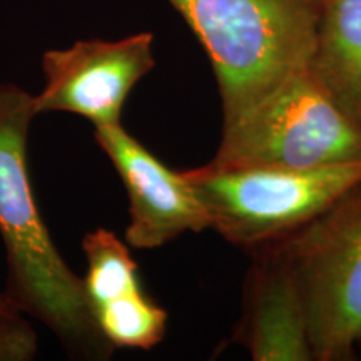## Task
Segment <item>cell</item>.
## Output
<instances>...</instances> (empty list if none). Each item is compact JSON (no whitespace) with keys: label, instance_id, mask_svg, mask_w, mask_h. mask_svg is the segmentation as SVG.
Here are the masks:
<instances>
[{"label":"cell","instance_id":"1","mask_svg":"<svg viewBox=\"0 0 361 361\" xmlns=\"http://www.w3.org/2000/svg\"><path fill=\"white\" fill-rule=\"evenodd\" d=\"M35 96L0 84V236L7 255V295L22 313L51 329L78 360H109L114 346L99 328L84 279L54 245L30 186L27 135Z\"/></svg>","mask_w":361,"mask_h":361},{"label":"cell","instance_id":"2","mask_svg":"<svg viewBox=\"0 0 361 361\" xmlns=\"http://www.w3.org/2000/svg\"><path fill=\"white\" fill-rule=\"evenodd\" d=\"M209 57L223 126L311 64L319 0H168Z\"/></svg>","mask_w":361,"mask_h":361},{"label":"cell","instance_id":"3","mask_svg":"<svg viewBox=\"0 0 361 361\" xmlns=\"http://www.w3.org/2000/svg\"><path fill=\"white\" fill-rule=\"evenodd\" d=\"M361 161V128L333 101L313 67L296 71L223 135L218 169H313Z\"/></svg>","mask_w":361,"mask_h":361},{"label":"cell","instance_id":"4","mask_svg":"<svg viewBox=\"0 0 361 361\" xmlns=\"http://www.w3.org/2000/svg\"><path fill=\"white\" fill-rule=\"evenodd\" d=\"M211 228L239 247L276 245L313 223L361 184V161L313 169L183 171Z\"/></svg>","mask_w":361,"mask_h":361},{"label":"cell","instance_id":"5","mask_svg":"<svg viewBox=\"0 0 361 361\" xmlns=\"http://www.w3.org/2000/svg\"><path fill=\"white\" fill-rule=\"evenodd\" d=\"M276 246L300 284L314 360L353 358L361 341V184Z\"/></svg>","mask_w":361,"mask_h":361},{"label":"cell","instance_id":"6","mask_svg":"<svg viewBox=\"0 0 361 361\" xmlns=\"http://www.w3.org/2000/svg\"><path fill=\"white\" fill-rule=\"evenodd\" d=\"M154 35L121 40H79L42 56L45 85L35 96L37 114L71 112L94 126L119 124L130 90L154 69Z\"/></svg>","mask_w":361,"mask_h":361},{"label":"cell","instance_id":"7","mask_svg":"<svg viewBox=\"0 0 361 361\" xmlns=\"http://www.w3.org/2000/svg\"><path fill=\"white\" fill-rule=\"evenodd\" d=\"M94 128L96 142L114 164L128 192L126 243L130 247L156 250L184 233L211 228L209 216L183 171L169 169L121 123Z\"/></svg>","mask_w":361,"mask_h":361},{"label":"cell","instance_id":"8","mask_svg":"<svg viewBox=\"0 0 361 361\" xmlns=\"http://www.w3.org/2000/svg\"><path fill=\"white\" fill-rule=\"evenodd\" d=\"M236 338L256 361H313L303 295L276 245L259 247Z\"/></svg>","mask_w":361,"mask_h":361},{"label":"cell","instance_id":"9","mask_svg":"<svg viewBox=\"0 0 361 361\" xmlns=\"http://www.w3.org/2000/svg\"><path fill=\"white\" fill-rule=\"evenodd\" d=\"M311 67L338 107L361 128V0H319Z\"/></svg>","mask_w":361,"mask_h":361},{"label":"cell","instance_id":"10","mask_svg":"<svg viewBox=\"0 0 361 361\" xmlns=\"http://www.w3.org/2000/svg\"><path fill=\"white\" fill-rule=\"evenodd\" d=\"M82 250L87 259L84 288L92 311L142 288L129 247L109 229L99 228L85 234Z\"/></svg>","mask_w":361,"mask_h":361},{"label":"cell","instance_id":"11","mask_svg":"<svg viewBox=\"0 0 361 361\" xmlns=\"http://www.w3.org/2000/svg\"><path fill=\"white\" fill-rule=\"evenodd\" d=\"M102 335L114 348L151 350L164 338L168 313L137 290L94 310Z\"/></svg>","mask_w":361,"mask_h":361},{"label":"cell","instance_id":"12","mask_svg":"<svg viewBox=\"0 0 361 361\" xmlns=\"http://www.w3.org/2000/svg\"><path fill=\"white\" fill-rule=\"evenodd\" d=\"M37 350V335L24 313L0 310V361H29Z\"/></svg>","mask_w":361,"mask_h":361},{"label":"cell","instance_id":"13","mask_svg":"<svg viewBox=\"0 0 361 361\" xmlns=\"http://www.w3.org/2000/svg\"><path fill=\"white\" fill-rule=\"evenodd\" d=\"M0 310H7V311H20L19 306L12 301V298L7 295V293H0ZM22 313V311H20Z\"/></svg>","mask_w":361,"mask_h":361}]
</instances>
